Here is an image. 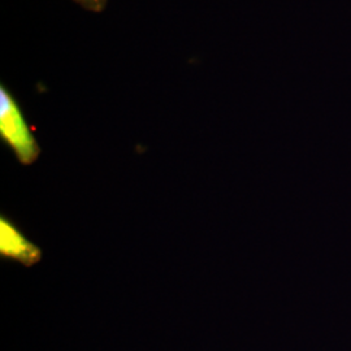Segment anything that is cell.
I'll return each mask as SVG.
<instances>
[{
	"label": "cell",
	"mask_w": 351,
	"mask_h": 351,
	"mask_svg": "<svg viewBox=\"0 0 351 351\" xmlns=\"http://www.w3.org/2000/svg\"><path fill=\"white\" fill-rule=\"evenodd\" d=\"M0 138L13 151L19 163L30 165L37 162L40 155L37 138L19 101L3 84L0 85Z\"/></svg>",
	"instance_id": "obj_1"
},
{
	"label": "cell",
	"mask_w": 351,
	"mask_h": 351,
	"mask_svg": "<svg viewBox=\"0 0 351 351\" xmlns=\"http://www.w3.org/2000/svg\"><path fill=\"white\" fill-rule=\"evenodd\" d=\"M0 255L1 258L13 259L19 263L32 267L42 259V250L19 230L12 221L0 216Z\"/></svg>",
	"instance_id": "obj_2"
},
{
	"label": "cell",
	"mask_w": 351,
	"mask_h": 351,
	"mask_svg": "<svg viewBox=\"0 0 351 351\" xmlns=\"http://www.w3.org/2000/svg\"><path fill=\"white\" fill-rule=\"evenodd\" d=\"M75 1L90 12L99 13L106 8L108 0H75Z\"/></svg>",
	"instance_id": "obj_3"
}]
</instances>
